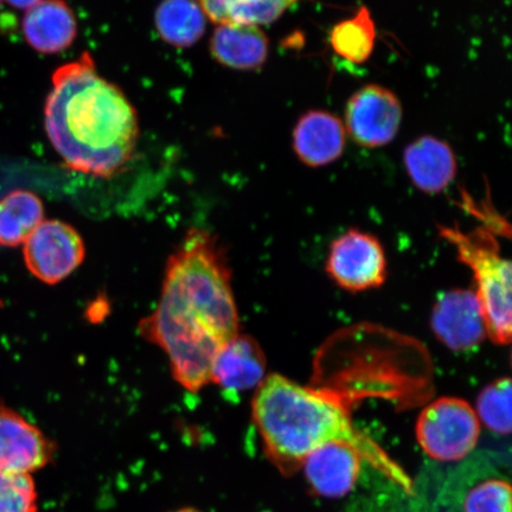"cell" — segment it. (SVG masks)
<instances>
[{"label": "cell", "mask_w": 512, "mask_h": 512, "mask_svg": "<svg viewBox=\"0 0 512 512\" xmlns=\"http://www.w3.org/2000/svg\"><path fill=\"white\" fill-rule=\"evenodd\" d=\"M0 4H2V0H0Z\"/></svg>", "instance_id": "26"}, {"label": "cell", "mask_w": 512, "mask_h": 512, "mask_svg": "<svg viewBox=\"0 0 512 512\" xmlns=\"http://www.w3.org/2000/svg\"><path fill=\"white\" fill-rule=\"evenodd\" d=\"M169 512H203V511L200 509L194 508V507H183V508L171 510Z\"/></svg>", "instance_id": "25"}, {"label": "cell", "mask_w": 512, "mask_h": 512, "mask_svg": "<svg viewBox=\"0 0 512 512\" xmlns=\"http://www.w3.org/2000/svg\"><path fill=\"white\" fill-rule=\"evenodd\" d=\"M252 418L266 457L283 473L298 469L319 447L347 444L403 490L413 489L402 467L358 430L342 399L326 390L300 386L280 374L268 375L256 389Z\"/></svg>", "instance_id": "3"}, {"label": "cell", "mask_w": 512, "mask_h": 512, "mask_svg": "<svg viewBox=\"0 0 512 512\" xmlns=\"http://www.w3.org/2000/svg\"><path fill=\"white\" fill-rule=\"evenodd\" d=\"M44 124L68 168L96 177L117 175L139 137L136 110L119 87L101 78L88 53L54 73Z\"/></svg>", "instance_id": "2"}, {"label": "cell", "mask_w": 512, "mask_h": 512, "mask_svg": "<svg viewBox=\"0 0 512 512\" xmlns=\"http://www.w3.org/2000/svg\"><path fill=\"white\" fill-rule=\"evenodd\" d=\"M431 325L439 342L454 352L475 350L488 337L482 305L472 290L440 294L433 307Z\"/></svg>", "instance_id": "10"}, {"label": "cell", "mask_w": 512, "mask_h": 512, "mask_svg": "<svg viewBox=\"0 0 512 512\" xmlns=\"http://www.w3.org/2000/svg\"><path fill=\"white\" fill-rule=\"evenodd\" d=\"M376 30L373 18L366 8L338 23L331 31L330 42L335 53L352 63L366 62L373 54Z\"/></svg>", "instance_id": "20"}, {"label": "cell", "mask_w": 512, "mask_h": 512, "mask_svg": "<svg viewBox=\"0 0 512 512\" xmlns=\"http://www.w3.org/2000/svg\"><path fill=\"white\" fill-rule=\"evenodd\" d=\"M347 131L342 120L325 111L303 115L293 132L294 152L311 168L336 162L343 155Z\"/></svg>", "instance_id": "13"}, {"label": "cell", "mask_w": 512, "mask_h": 512, "mask_svg": "<svg viewBox=\"0 0 512 512\" xmlns=\"http://www.w3.org/2000/svg\"><path fill=\"white\" fill-rule=\"evenodd\" d=\"M0 512H38V492L29 473L0 471Z\"/></svg>", "instance_id": "22"}, {"label": "cell", "mask_w": 512, "mask_h": 512, "mask_svg": "<svg viewBox=\"0 0 512 512\" xmlns=\"http://www.w3.org/2000/svg\"><path fill=\"white\" fill-rule=\"evenodd\" d=\"M364 462L347 444H329L312 451L302 466L307 483L319 496L338 498L355 488Z\"/></svg>", "instance_id": "11"}, {"label": "cell", "mask_w": 512, "mask_h": 512, "mask_svg": "<svg viewBox=\"0 0 512 512\" xmlns=\"http://www.w3.org/2000/svg\"><path fill=\"white\" fill-rule=\"evenodd\" d=\"M464 512H511V486L490 479L473 488L465 498Z\"/></svg>", "instance_id": "23"}, {"label": "cell", "mask_w": 512, "mask_h": 512, "mask_svg": "<svg viewBox=\"0 0 512 512\" xmlns=\"http://www.w3.org/2000/svg\"><path fill=\"white\" fill-rule=\"evenodd\" d=\"M270 41L264 31L254 25H219L210 38V54L233 69L255 70L264 66Z\"/></svg>", "instance_id": "16"}, {"label": "cell", "mask_w": 512, "mask_h": 512, "mask_svg": "<svg viewBox=\"0 0 512 512\" xmlns=\"http://www.w3.org/2000/svg\"><path fill=\"white\" fill-rule=\"evenodd\" d=\"M162 40L175 48H190L206 32V16L195 0H163L155 14Z\"/></svg>", "instance_id": "18"}, {"label": "cell", "mask_w": 512, "mask_h": 512, "mask_svg": "<svg viewBox=\"0 0 512 512\" xmlns=\"http://www.w3.org/2000/svg\"><path fill=\"white\" fill-rule=\"evenodd\" d=\"M267 361L255 338L236 335L217 352L210 380L227 392L242 393L258 389L266 379Z\"/></svg>", "instance_id": "12"}, {"label": "cell", "mask_w": 512, "mask_h": 512, "mask_svg": "<svg viewBox=\"0 0 512 512\" xmlns=\"http://www.w3.org/2000/svg\"><path fill=\"white\" fill-rule=\"evenodd\" d=\"M23 34L32 49L42 54L67 50L78 35L74 12L64 0H41L24 15Z\"/></svg>", "instance_id": "14"}, {"label": "cell", "mask_w": 512, "mask_h": 512, "mask_svg": "<svg viewBox=\"0 0 512 512\" xmlns=\"http://www.w3.org/2000/svg\"><path fill=\"white\" fill-rule=\"evenodd\" d=\"M302 0H196L204 16L217 25L271 24Z\"/></svg>", "instance_id": "19"}, {"label": "cell", "mask_w": 512, "mask_h": 512, "mask_svg": "<svg viewBox=\"0 0 512 512\" xmlns=\"http://www.w3.org/2000/svg\"><path fill=\"white\" fill-rule=\"evenodd\" d=\"M25 265L35 278L47 285L67 279L82 265L86 246L82 236L69 223L44 220L24 242Z\"/></svg>", "instance_id": "6"}, {"label": "cell", "mask_w": 512, "mask_h": 512, "mask_svg": "<svg viewBox=\"0 0 512 512\" xmlns=\"http://www.w3.org/2000/svg\"><path fill=\"white\" fill-rule=\"evenodd\" d=\"M482 424L469 402L440 398L428 405L416 422L422 450L439 462H458L475 450Z\"/></svg>", "instance_id": "5"}, {"label": "cell", "mask_w": 512, "mask_h": 512, "mask_svg": "<svg viewBox=\"0 0 512 512\" xmlns=\"http://www.w3.org/2000/svg\"><path fill=\"white\" fill-rule=\"evenodd\" d=\"M43 221L40 197L28 190L9 192L0 198V246H23Z\"/></svg>", "instance_id": "17"}, {"label": "cell", "mask_w": 512, "mask_h": 512, "mask_svg": "<svg viewBox=\"0 0 512 512\" xmlns=\"http://www.w3.org/2000/svg\"><path fill=\"white\" fill-rule=\"evenodd\" d=\"M480 424L488 430L509 435L511 432V380L499 379L486 386L477 400L475 409Z\"/></svg>", "instance_id": "21"}, {"label": "cell", "mask_w": 512, "mask_h": 512, "mask_svg": "<svg viewBox=\"0 0 512 512\" xmlns=\"http://www.w3.org/2000/svg\"><path fill=\"white\" fill-rule=\"evenodd\" d=\"M57 444L36 425L0 403V471L29 473L54 462Z\"/></svg>", "instance_id": "9"}, {"label": "cell", "mask_w": 512, "mask_h": 512, "mask_svg": "<svg viewBox=\"0 0 512 512\" xmlns=\"http://www.w3.org/2000/svg\"><path fill=\"white\" fill-rule=\"evenodd\" d=\"M402 120V107L389 89L369 85L351 96L345 111V131L364 147L392 143Z\"/></svg>", "instance_id": "8"}, {"label": "cell", "mask_w": 512, "mask_h": 512, "mask_svg": "<svg viewBox=\"0 0 512 512\" xmlns=\"http://www.w3.org/2000/svg\"><path fill=\"white\" fill-rule=\"evenodd\" d=\"M440 235L456 248L459 261L472 271L488 337L498 345L510 344L511 262L499 253L495 238L486 233L465 234L458 228L443 227Z\"/></svg>", "instance_id": "4"}, {"label": "cell", "mask_w": 512, "mask_h": 512, "mask_svg": "<svg viewBox=\"0 0 512 512\" xmlns=\"http://www.w3.org/2000/svg\"><path fill=\"white\" fill-rule=\"evenodd\" d=\"M409 178L427 194H439L457 175V160L450 145L434 137H421L403 155Z\"/></svg>", "instance_id": "15"}, {"label": "cell", "mask_w": 512, "mask_h": 512, "mask_svg": "<svg viewBox=\"0 0 512 512\" xmlns=\"http://www.w3.org/2000/svg\"><path fill=\"white\" fill-rule=\"evenodd\" d=\"M6 2L16 9L28 10L37 3H40L41 0H6Z\"/></svg>", "instance_id": "24"}, {"label": "cell", "mask_w": 512, "mask_h": 512, "mask_svg": "<svg viewBox=\"0 0 512 512\" xmlns=\"http://www.w3.org/2000/svg\"><path fill=\"white\" fill-rule=\"evenodd\" d=\"M326 272L344 290H371L387 279L386 253L375 236L351 229L332 242Z\"/></svg>", "instance_id": "7"}, {"label": "cell", "mask_w": 512, "mask_h": 512, "mask_svg": "<svg viewBox=\"0 0 512 512\" xmlns=\"http://www.w3.org/2000/svg\"><path fill=\"white\" fill-rule=\"evenodd\" d=\"M239 328L226 252L216 236L191 228L166 262L159 302L139 323L140 335L165 352L179 386L198 393Z\"/></svg>", "instance_id": "1"}]
</instances>
